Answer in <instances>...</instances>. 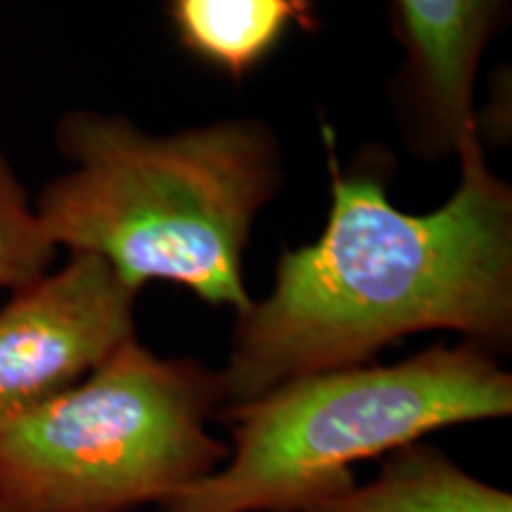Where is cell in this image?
<instances>
[{"label":"cell","mask_w":512,"mask_h":512,"mask_svg":"<svg viewBox=\"0 0 512 512\" xmlns=\"http://www.w3.org/2000/svg\"><path fill=\"white\" fill-rule=\"evenodd\" d=\"M456 152L458 188L430 214L396 209L382 178L335 169L320 238L285 252L271 294L238 316L219 370L223 408L366 366L418 332H458L491 354L510 347L512 190L486 166L479 133Z\"/></svg>","instance_id":"1"},{"label":"cell","mask_w":512,"mask_h":512,"mask_svg":"<svg viewBox=\"0 0 512 512\" xmlns=\"http://www.w3.org/2000/svg\"><path fill=\"white\" fill-rule=\"evenodd\" d=\"M57 143L74 169L34 207L55 247L98 256L136 292L162 280L238 316L249 309L242 256L280 183L264 124L230 119L157 138L121 117L74 112Z\"/></svg>","instance_id":"2"},{"label":"cell","mask_w":512,"mask_h":512,"mask_svg":"<svg viewBox=\"0 0 512 512\" xmlns=\"http://www.w3.org/2000/svg\"><path fill=\"white\" fill-rule=\"evenodd\" d=\"M512 413V375L475 342L432 344L392 366L294 377L226 406L228 460L164 512H309L358 484L354 465L467 422Z\"/></svg>","instance_id":"3"},{"label":"cell","mask_w":512,"mask_h":512,"mask_svg":"<svg viewBox=\"0 0 512 512\" xmlns=\"http://www.w3.org/2000/svg\"><path fill=\"white\" fill-rule=\"evenodd\" d=\"M219 370L136 339L98 370L0 425V512H133L209 477L230 446L209 432Z\"/></svg>","instance_id":"4"},{"label":"cell","mask_w":512,"mask_h":512,"mask_svg":"<svg viewBox=\"0 0 512 512\" xmlns=\"http://www.w3.org/2000/svg\"><path fill=\"white\" fill-rule=\"evenodd\" d=\"M136 297L93 254L12 290L0 309V425L69 392L136 339Z\"/></svg>","instance_id":"5"},{"label":"cell","mask_w":512,"mask_h":512,"mask_svg":"<svg viewBox=\"0 0 512 512\" xmlns=\"http://www.w3.org/2000/svg\"><path fill=\"white\" fill-rule=\"evenodd\" d=\"M392 8L406 48L408 93L427 145L458 150L477 133V69L510 0H392Z\"/></svg>","instance_id":"6"},{"label":"cell","mask_w":512,"mask_h":512,"mask_svg":"<svg viewBox=\"0 0 512 512\" xmlns=\"http://www.w3.org/2000/svg\"><path fill=\"white\" fill-rule=\"evenodd\" d=\"M178 43L233 81L261 67L292 29L318 27L316 0H166Z\"/></svg>","instance_id":"7"},{"label":"cell","mask_w":512,"mask_h":512,"mask_svg":"<svg viewBox=\"0 0 512 512\" xmlns=\"http://www.w3.org/2000/svg\"><path fill=\"white\" fill-rule=\"evenodd\" d=\"M309 512H512V494L470 475L439 446L413 441L382 458L373 482Z\"/></svg>","instance_id":"8"},{"label":"cell","mask_w":512,"mask_h":512,"mask_svg":"<svg viewBox=\"0 0 512 512\" xmlns=\"http://www.w3.org/2000/svg\"><path fill=\"white\" fill-rule=\"evenodd\" d=\"M55 249L15 171L0 155V290H17L41 278Z\"/></svg>","instance_id":"9"}]
</instances>
